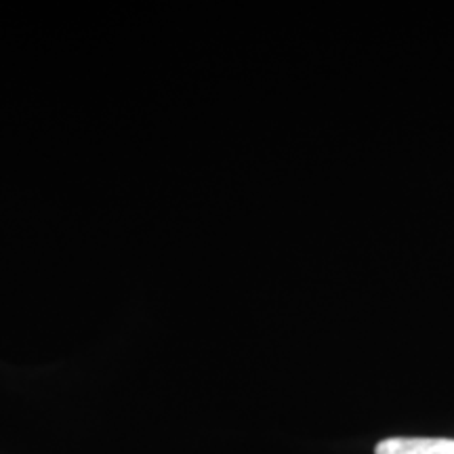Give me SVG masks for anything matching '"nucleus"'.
I'll list each match as a JSON object with an SVG mask.
<instances>
[{
    "label": "nucleus",
    "instance_id": "nucleus-1",
    "mask_svg": "<svg viewBox=\"0 0 454 454\" xmlns=\"http://www.w3.org/2000/svg\"><path fill=\"white\" fill-rule=\"evenodd\" d=\"M377 454H454L448 438H389L377 444Z\"/></svg>",
    "mask_w": 454,
    "mask_h": 454
}]
</instances>
